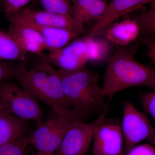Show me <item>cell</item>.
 Masks as SVG:
<instances>
[{"mask_svg": "<svg viewBox=\"0 0 155 155\" xmlns=\"http://www.w3.org/2000/svg\"><path fill=\"white\" fill-rule=\"evenodd\" d=\"M148 11L134 17L141 35H155V0L149 3Z\"/></svg>", "mask_w": 155, "mask_h": 155, "instance_id": "cell-17", "label": "cell"}, {"mask_svg": "<svg viewBox=\"0 0 155 155\" xmlns=\"http://www.w3.org/2000/svg\"><path fill=\"white\" fill-rule=\"evenodd\" d=\"M26 52L45 57L42 51L46 49L44 41L38 32L27 25L10 23L8 31Z\"/></svg>", "mask_w": 155, "mask_h": 155, "instance_id": "cell-12", "label": "cell"}, {"mask_svg": "<svg viewBox=\"0 0 155 155\" xmlns=\"http://www.w3.org/2000/svg\"><path fill=\"white\" fill-rule=\"evenodd\" d=\"M32 155H54V153L45 152L38 151Z\"/></svg>", "mask_w": 155, "mask_h": 155, "instance_id": "cell-28", "label": "cell"}, {"mask_svg": "<svg viewBox=\"0 0 155 155\" xmlns=\"http://www.w3.org/2000/svg\"><path fill=\"white\" fill-rule=\"evenodd\" d=\"M141 101L144 110L151 116L155 121V91L143 94Z\"/></svg>", "mask_w": 155, "mask_h": 155, "instance_id": "cell-24", "label": "cell"}, {"mask_svg": "<svg viewBox=\"0 0 155 155\" xmlns=\"http://www.w3.org/2000/svg\"><path fill=\"white\" fill-rule=\"evenodd\" d=\"M27 53L8 31L0 29V61H25Z\"/></svg>", "mask_w": 155, "mask_h": 155, "instance_id": "cell-16", "label": "cell"}, {"mask_svg": "<svg viewBox=\"0 0 155 155\" xmlns=\"http://www.w3.org/2000/svg\"><path fill=\"white\" fill-rule=\"evenodd\" d=\"M3 1H4V0H0V6L2 5Z\"/></svg>", "mask_w": 155, "mask_h": 155, "instance_id": "cell-30", "label": "cell"}, {"mask_svg": "<svg viewBox=\"0 0 155 155\" xmlns=\"http://www.w3.org/2000/svg\"><path fill=\"white\" fill-rule=\"evenodd\" d=\"M139 40L148 48L147 55L150 58L155 66V35H142Z\"/></svg>", "mask_w": 155, "mask_h": 155, "instance_id": "cell-26", "label": "cell"}, {"mask_svg": "<svg viewBox=\"0 0 155 155\" xmlns=\"http://www.w3.org/2000/svg\"><path fill=\"white\" fill-rule=\"evenodd\" d=\"M10 23H29L41 26L65 28L78 31L81 33L84 29L81 28L74 18L28 8L18 12L5 14Z\"/></svg>", "mask_w": 155, "mask_h": 155, "instance_id": "cell-9", "label": "cell"}, {"mask_svg": "<svg viewBox=\"0 0 155 155\" xmlns=\"http://www.w3.org/2000/svg\"><path fill=\"white\" fill-rule=\"evenodd\" d=\"M26 69L24 61L17 63L11 61H0V83L5 80L18 79Z\"/></svg>", "mask_w": 155, "mask_h": 155, "instance_id": "cell-19", "label": "cell"}, {"mask_svg": "<svg viewBox=\"0 0 155 155\" xmlns=\"http://www.w3.org/2000/svg\"><path fill=\"white\" fill-rule=\"evenodd\" d=\"M120 155H155V148L149 144L135 146Z\"/></svg>", "mask_w": 155, "mask_h": 155, "instance_id": "cell-27", "label": "cell"}, {"mask_svg": "<svg viewBox=\"0 0 155 155\" xmlns=\"http://www.w3.org/2000/svg\"><path fill=\"white\" fill-rule=\"evenodd\" d=\"M116 51L108 61L102 88L105 97L136 86L155 87V69L139 63L125 47L116 45Z\"/></svg>", "mask_w": 155, "mask_h": 155, "instance_id": "cell-1", "label": "cell"}, {"mask_svg": "<svg viewBox=\"0 0 155 155\" xmlns=\"http://www.w3.org/2000/svg\"><path fill=\"white\" fill-rule=\"evenodd\" d=\"M45 11L74 18L73 7L69 0H40Z\"/></svg>", "mask_w": 155, "mask_h": 155, "instance_id": "cell-18", "label": "cell"}, {"mask_svg": "<svg viewBox=\"0 0 155 155\" xmlns=\"http://www.w3.org/2000/svg\"><path fill=\"white\" fill-rule=\"evenodd\" d=\"M28 137L25 134L14 141L0 146V155H27Z\"/></svg>", "mask_w": 155, "mask_h": 155, "instance_id": "cell-20", "label": "cell"}, {"mask_svg": "<svg viewBox=\"0 0 155 155\" xmlns=\"http://www.w3.org/2000/svg\"><path fill=\"white\" fill-rule=\"evenodd\" d=\"M90 40L88 35L77 39L62 48L50 52L46 59L51 64L59 66V71L64 74L81 70L90 61Z\"/></svg>", "mask_w": 155, "mask_h": 155, "instance_id": "cell-8", "label": "cell"}, {"mask_svg": "<svg viewBox=\"0 0 155 155\" xmlns=\"http://www.w3.org/2000/svg\"><path fill=\"white\" fill-rule=\"evenodd\" d=\"M0 107L9 114L38 125L43 122L44 113L38 100L10 80L0 83Z\"/></svg>", "mask_w": 155, "mask_h": 155, "instance_id": "cell-5", "label": "cell"}, {"mask_svg": "<svg viewBox=\"0 0 155 155\" xmlns=\"http://www.w3.org/2000/svg\"><path fill=\"white\" fill-rule=\"evenodd\" d=\"M60 73L64 95L84 122L108 110L97 73L85 68L73 73Z\"/></svg>", "mask_w": 155, "mask_h": 155, "instance_id": "cell-2", "label": "cell"}, {"mask_svg": "<svg viewBox=\"0 0 155 155\" xmlns=\"http://www.w3.org/2000/svg\"><path fill=\"white\" fill-rule=\"evenodd\" d=\"M92 153L94 155H120L123 149L122 127L104 123L95 131Z\"/></svg>", "mask_w": 155, "mask_h": 155, "instance_id": "cell-10", "label": "cell"}, {"mask_svg": "<svg viewBox=\"0 0 155 155\" xmlns=\"http://www.w3.org/2000/svg\"><path fill=\"white\" fill-rule=\"evenodd\" d=\"M55 117L43 122L30 135L28 143L38 151L54 153L73 123L83 120L72 108L60 111Z\"/></svg>", "mask_w": 155, "mask_h": 155, "instance_id": "cell-4", "label": "cell"}, {"mask_svg": "<svg viewBox=\"0 0 155 155\" xmlns=\"http://www.w3.org/2000/svg\"></svg>", "mask_w": 155, "mask_h": 155, "instance_id": "cell-31", "label": "cell"}, {"mask_svg": "<svg viewBox=\"0 0 155 155\" xmlns=\"http://www.w3.org/2000/svg\"><path fill=\"white\" fill-rule=\"evenodd\" d=\"M29 121L18 118L0 107V146L27 134Z\"/></svg>", "mask_w": 155, "mask_h": 155, "instance_id": "cell-15", "label": "cell"}, {"mask_svg": "<svg viewBox=\"0 0 155 155\" xmlns=\"http://www.w3.org/2000/svg\"><path fill=\"white\" fill-rule=\"evenodd\" d=\"M31 0H4L2 6L5 13L18 12L24 8Z\"/></svg>", "mask_w": 155, "mask_h": 155, "instance_id": "cell-25", "label": "cell"}, {"mask_svg": "<svg viewBox=\"0 0 155 155\" xmlns=\"http://www.w3.org/2000/svg\"><path fill=\"white\" fill-rule=\"evenodd\" d=\"M73 7L74 19L78 25L84 28V18L94 0H69Z\"/></svg>", "mask_w": 155, "mask_h": 155, "instance_id": "cell-22", "label": "cell"}, {"mask_svg": "<svg viewBox=\"0 0 155 155\" xmlns=\"http://www.w3.org/2000/svg\"><path fill=\"white\" fill-rule=\"evenodd\" d=\"M19 24L27 25L38 32L44 41L46 49L50 52L62 48L81 34L78 31L65 28L47 27L29 23Z\"/></svg>", "mask_w": 155, "mask_h": 155, "instance_id": "cell-13", "label": "cell"}, {"mask_svg": "<svg viewBox=\"0 0 155 155\" xmlns=\"http://www.w3.org/2000/svg\"><path fill=\"white\" fill-rule=\"evenodd\" d=\"M41 58L18 78L20 86L55 113L69 108L71 106L64 95L60 71L51 66L46 56Z\"/></svg>", "mask_w": 155, "mask_h": 155, "instance_id": "cell-3", "label": "cell"}, {"mask_svg": "<svg viewBox=\"0 0 155 155\" xmlns=\"http://www.w3.org/2000/svg\"><path fill=\"white\" fill-rule=\"evenodd\" d=\"M108 41L115 45L125 47L138 37L139 27L134 19H126L113 23L103 33Z\"/></svg>", "mask_w": 155, "mask_h": 155, "instance_id": "cell-14", "label": "cell"}, {"mask_svg": "<svg viewBox=\"0 0 155 155\" xmlns=\"http://www.w3.org/2000/svg\"><path fill=\"white\" fill-rule=\"evenodd\" d=\"M153 1H154V0H145L144 2L143 3L142 6H143V5H146V4H149L150 2H152Z\"/></svg>", "mask_w": 155, "mask_h": 155, "instance_id": "cell-29", "label": "cell"}, {"mask_svg": "<svg viewBox=\"0 0 155 155\" xmlns=\"http://www.w3.org/2000/svg\"><path fill=\"white\" fill-rule=\"evenodd\" d=\"M122 125L125 137V146L122 153L144 140L155 144V128L146 116L129 102L124 104Z\"/></svg>", "mask_w": 155, "mask_h": 155, "instance_id": "cell-7", "label": "cell"}, {"mask_svg": "<svg viewBox=\"0 0 155 155\" xmlns=\"http://www.w3.org/2000/svg\"><path fill=\"white\" fill-rule=\"evenodd\" d=\"M107 6V0H94L84 16V24L93 20L97 21L104 14Z\"/></svg>", "mask_w": 155, "mask_h": 155, "instance_id": "cell-23", "label": "cell"}, {"mask_svg": "<svg viewBox=\"0 0 155 155\" xmlns=\"http://www.w3.org/2000/svg\"><path fill=\"white\" fill-rule=\"evenodd\" d=\"M145 0H112L104 14L92 27L90 35H101L116 19L139 9Z\"/></svg>", "mask_w": 155, "mask_h": 155, "instance_id": "cell-11", "label": "cell"}, {"mask_svg": "<svg viewBox=\"0 0 155 155\" xmlns=\"http://www.w3.org/2000/svg\"><path fill=\"white\" fill-rule=\"evenodd\" d=\"M90 36V61H100L104 59L108 53L107 43L104 41L96 39L95 37Z\"/></svg>", "mask_w": 155, "mask_h": 155, "instance_id": "cell-21", "label": "cell"}, {"mask_svg": "<svg viewBox=\"0 0 155 155\" xmlns=\"http://www.w3.org/2000/svg\"><path fill=\"white\" fill-rule=\"evenodd\" d=\"M107 111H104L96 120L91 123L78 121L72 124L54 153V155H84L88 152L97 127L107 122Z\"/></svg>", "mask_w": 155, "mask_h": 155, "instance_id": "cell-6", "label": "cell"}]
</instances>
